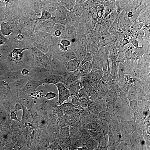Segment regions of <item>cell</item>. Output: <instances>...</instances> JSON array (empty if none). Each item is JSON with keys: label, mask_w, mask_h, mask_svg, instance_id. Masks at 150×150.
<instances>
[{"label": "cell", "mask_w": 150, "mask_h": 150, "mask_svg": "<svg viewBox=\"0 0 150 150\" xmlns=\"http://www.w3.org/2000/svg\"><path fill=\"white\" fill-rule=\"evenodd\" d=\"M98 141L101 148L113 144L125 145L136 143L132 137L131 129L111 116L106 111Z\"/></svg>", "instance_id": "cell-1"}, {"label": "cell", "mask_w": 150, "mask_h": 150, "mask_svg": "<svg viewBox=\"0 0 150 150\" xmlns=\"http://www.w3.org/2000/svg\"><path fill=\"white\" fill-rule=\"evenodd\" d=\"M86 20L95 22L107 31L113 18L122 10L117 0H89L82 2Z\"/></svg>", "instance_id": "cell-2"}, {"label": "cell", "mask_w": 150, "mask_h": 150, "mask_svg": "<svg viewBox=\"0 0 150 150\" xmlns=\"http://www.w3.org/2000/svg\"><path fill=\"white\" fill-rule=\"evenodd\" d=\"M137 21L129 13L121 10L113 18L107 31L116 46L129 40Z\"/></svg>", "instance_id": "cell-3"}, {"label": "cell", "mask_w": 150, "mask_h": 150, "mask_svg": "<svg viewBox=\"0 0 150 150\" xmlns=\"http://www.w3.org/2000/svg\"><path fill=\"white\" fill-rule=\"evenodd\" d=\"M60 14L71 23L78 36L86 20L82 2L79 0H50Z\"/></svg>", "instance_id": "cell-4"}, {"label": "cell", "mask_w": 150, "mask_h": 150, "mask_svg": "<svg viewBox=\"0 0 150 150\" xmlns=\"http://www.w3.org/2000/svg\"><path fill=\"white\" fill-rule=\"evenodd\" d=\"M119 75L122 80L131 78L140 82L150 77V55L146 52H131L128 62L123 64L122 71Z\"/></svg>", "instance_id": "cell-5"}, {"label": "cell", "mask_w": 150, "mask_h": 150, "mask_svg": "<svg viewBox=\"0 0 150 150\" xmlns=\"http://www.w3.org/2000/svg\"><path fill=\"white\" fill-rule=\"evenodd\" d=\"M56 96H48L43 98L32 97L28 98L22 105L20 111V118L29 123L30 127H35L44 118L45 104L50 100Z\"/></svg>", "instance_id": "cell-6"}, {"label": "cell", "mask_w": 150, "mask_h": 150, "mask_svg": "<svg viewBox=\"0 0 150 150\" xmlns=\"http://www.w3.org/2000/svg\"><path fill=\"white\" fill-rule=\"evenodd\" d=\"M118 46L131 52H150V29L145 21L138 22L134 26L131 38Z\"/></svg>", "instance_id": "cell-7"}, {"label": "cell", "mask_w": 150, "mask_h": 150, "mask_svg": "<svg viewBox=\"0 0 150 150\" xmlns=\"http://www.w3.org/2000/svg\"><path fill=\"white\" fill-rule=\"evenodd\" d=\"M67 112L62 100L56 96L45 104L44 118L46 125L50 128L60 129L64 126Z\"/></svg>", "instance_id": "cell-8"}, {"label": "cell", "mask_w": 150, "mask_h": 150, "mask_svg": "<svg viewBox=\"0 0 150 150\" xmlns=\"http://www.w3.org/2000/svg\"><path fill=\"white\" fill-rule=\"evenodd\" d=\"M1 64L7 71L17 73L26 60L19 49L14 45L5 43L1 51Z\"/></svg>", "instance_id": "cell-9"}, {"label": "cell", "mask_w": 150, "mask_h": 150, "mask_svg": "<svg viewBox=\"0 0 150 150\" xmlns=\"http://www.w3.org/2000/svg\"><path fill=\"white\" fill-rule=\"evenodd\" d=\"M15 41L16 43L14 45L19 49L27 61L38 50L39 38L36 32L24 31L15 34Z\"/></svg>", "instance_id": "cell-10"}, {"label": "cell", "mask_w": 150, "mask_h": 150, "mask_svg": "<svg viewBox=\"0 0 150 150\" xmlns=\"http://www.w3.org/2000/svg\"><path fill=\"white\" fill-rule=\"evenodd\" d=\"M120 7L138 22L145 21L150 10V0H117Z\"/></svg>", "instance_id": "cell-11"}, {"label": "cell", "mask_w": 150, "mask_h": 150, "mask_svg": "<svg viewBox=\"0 0 150 150\" xmlns=\"http://www.w3.org/2000/svg\"><path fill=\"white\" fill-rule=\"evenodd\" d=\"M68 150H98V139L84 134L72 133L67 139Z\"/></svg>", "instance_id": "cell-12"}, {"label": "cell", "mask_w": 150, "mask_h": 150, "mask_svg": "<svg viewBox=\"0 0 150 150\" xmlns=\"http://www.w3.org/2000/svg\"><path fill=\"white\" fill-rule=\"evenodd\" d=\"M104 33L105 30L101 25L91 20H86L80 34L76 38L75 42L79 44H86L101 36Z\"/></svg>", "instance_id": "cell-13"}, {"label": "cell", "mask_w": 150, "mask_h": 150, "mask_svg": "<svg viewBox=\"0 0 150 150\" xmlns=\"http://www.w3.org/2000/svg\"><path fill=\"white\" fill-rule=\"evenodd\" d=\"M134 142L139 144L150 142V116L136 123L131 130Z\"/></svg>", "instance_id": "cell-14"}, {"label": "cell", "mask_w": 150, "mask_h": 150, "mask_svg": "<svg viewBox=\"0 0 150 150\" xmlns=\"http://www.w3.org/2000/svg\"><path fill=\"white\" fill-rule=\"evenodd\" d=\"M131 54V52L121 47L118 46L112 47L109 50L107 53L108 65L109 62L113 59L119 60L123 63V64H125L128 62L130 59Z\"/></svg>", "instance_id": "cell-15"}, {"label": "cell", "mask_w": 150, "mask_h": 150, "mask_svg": "<svg viewBox=\"0 0 150 150\" xmlns=\"http://www.w3.org/2000/svg\"><path fill=\"white\" fill-rule=\"evenodd\" d=\"M120 87L127 91L137 93L142 88L141 82L137 80L131 78L123 79L120 83Z\"/></svg>", "instance_id": "cell-16"}, {"label": "cell", "mask_w": 150, "mask_h": 150, "mask_svg": "<svg viewBox=\"0 0 150 150\" xmlns=\"http://www.w3.org/2000/svg\"><path fill=\"white\" fill-rule=\"evenodd\" d=\"M116 93L120 100L123 103H132L136 101V93L127 91L121 87L116 90Z\"/></svg>", "instance_id": "cell-17"}, {"label": "cell", "mask_w": 150, "mask_h": 150, "mask_svg": "<svg viewBox=\"0 0 150 150\" xmlns=\"http://www.w3.org/2000/svg\"><path fill=\"white\" fill-rule=\"evenodd\" d=\"M123 68V63L121 61L117 59L111 60L108 63L107 73L113 75H119L122 72Z\"/></svg>", "instance_id": "cell-18"}, {"label": "cell", "mask_w": 150, "mask_h": 150, "mask_svg": "<svg viewBox=\"0 0 150 150\" xmlns=\"http://www.w3.org/2000/svg\"><path fill=\"white\" fill-rule=\"evenodd\" d=\"M15 137L8 132L5 127L0 123V142H4L8 144H16Z\"/></svg>", "instance_id": "cell-19"}, {"label": "cell", "mask_w": 150, "mask_h": 150, "mask_svg": "<svg viewBox=\"0 0 150 150\" xmlns=\"http://www.w3.org/2000/svg\"><path fill=\"white\" fill-rule=\"evenodd\" d=\"M47 70L42 67L33 66V78L38 81L45 80L47 76Z\"/></svg>", "instance_id": "cell-20"}, {"label": "cell", "mask_w": 150, "mask_h": 150, "mask_svg": "<svg viewBox=\"0 0 150 150\" xmlns=\"http://www.w3.org/2000/svg\"><path fill=\"white\" fill-rule=\"evenodd\" d=\"M7 150H45L42 146L40 147V146L31 144H15L12 145L10 149Z\"/></svg>", "instance_id": "cell-21"}, {"label": "cell", "mask_w": 150, "mask_h": 150, "mask_svg": "<svg viewBox=\"0 0 150 150\" xmlns=\"http://www.w3.org/2000/svg\"><path fill=\"white\" fill-rule=\"evenodd\" d=\"M59 146V142L53 138H47L43 141L42 147L45 150H55Z\"/></svg>", "instance_id": "cell-22"}, {"label": "cell", "mask_w": 150, "mask_h": 150, "mask_svg": "<svg viewBox=\"0 0 150 150\" xmlns=\"http://www.w3.org/2000/svg\"><path fill=\"white\" fill-rule=\"evenodd\" d=\"M130 150H150V142L145 144L136 142Z\"/></svg>", "instance_id": "cell-23"}, {"label": "cell", "mask_w": 150, "mask_h": 150, "mask_svg": "<svg viewBox=\"0 0 150 150\" xmlns=\"http://www.w3.org/2000/svg\"><path fill=\"white\" fill-rule=\"evenodd\" d=\"M145 23L150 29V10L145 18Z\"/></svg>", "instance_id": "cell-24"}, {"label": "cell", "mask_w": 150, "mask_h": 150, "mask_svg": "<svg viewBox=\"0 0 150 150\" xmlns=\"http://www.w3.org/2000/svg\"><path fill=\"white\" fill-rule=\"evenodd\" d=\"M98 150H112V149H100Z\"/></svg>", "instance_id": "cell-25"}, {"label": "cell", "mask_w": 150, "mask_h": 150, "mask_svg": "<svg viewBox=\"0 0 150 150\" xmlns=\"http://www.w3.org/2000/svg\"><path fill=\"white\" fill-rule=\"evenodd\" d=\"M79 1H80L81 2H85V1H89V0H79Z\"/></svg>", "instance_id": "cell-26"}, {"label": "cell", "mask_w": 150, "mask_h": 150, "mask_svg": "<svg viewBox=\"0 0 150 150\" xmlns=\"http://www.w3.org/2000/svg\"><path fill=\"white\" fill-rule=\"evenodd\" d=\"M147 105H149V108H150V103H148V104H147Z\"/></svg>", "instance_id": "cell-27"}, {"label": "cell", "mask_w": 150, "mask_h": 150, "mask_svg": "<svg viewBox=\"0 0 150 150\" xmlns=\"http://www.w3.org/2000/svg\"><path fill=\"white\" fill-rule=\"evenodd\" d=\"M149 54V55H150V53H149V54Z\"/></svg>", "instance_id": "cell-28"}]
</instances>
